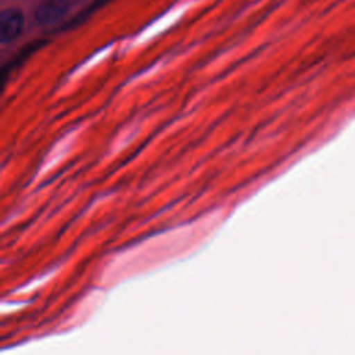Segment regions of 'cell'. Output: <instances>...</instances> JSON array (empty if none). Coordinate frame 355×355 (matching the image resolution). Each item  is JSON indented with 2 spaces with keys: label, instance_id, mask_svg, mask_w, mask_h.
Segmentation results:
<instances>
[{
  "label": "cell",
  "instance_id": "6da1fadb",
  "mask_svg": "<svg viewBox=\"0 0 355 355\" xmlns=\"http://www.w3.org/2000/svg\"><path fill=\"white\" fill-rule=\"evenodd\" d=\"M69 10V1L68 0H44L42 1L36 11H35V19L39 25L47 26L53 25L64 18V15Z\"/></svg>",
  "mask_w": 355,
  "mask_h": 355
},
{
  "label": "cell",
  "instance_id": "7a4b0ae2",
  "mask_svg": "<svg viewBox=\"0 0 355 355\" xmlns=\"http://www.w3.org/2000/svg\"><path fill=\"white\" fill-rule=\"evenodd\" d=\"M24 28V15L17 8H7L0 15V39L1 43L15 40Z\"/></svg>",
  "mask_w": 355,
  "mask_h": 355
}]
</instances>
